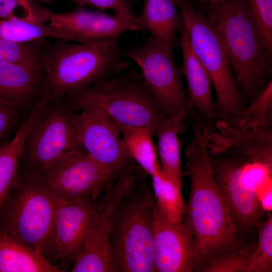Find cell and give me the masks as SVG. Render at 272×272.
I'll use <instances>...</instances> for the list:
<instances>
[{"label":"cell","instance_id":"cell-21","mask_svg":"<svg viewBox=\"0 0 272 272\" xmlns=\"http://www.w3.org/2000/svg\"><path fill=\"white\" fill-rule=\"evenodd\" d=\"M43 108L35 103L13 139L0 145V208L17 181L24 142Z\"/></svg>","mask_w":272,"mask_h":272},{"label":"cell","instance_id":"cell-14","mask_svg":"<svg viewBox=\"0 0 272 272\" xmlns=\"http://www.w3.org/2000/svg\"><path fill=\"white\" fill-rule=\"evenodd\" d=\"M152 213L155 271H195L198 248L190 230L182 222L168 221L159 210L156 201Z\"/></svg>","mask_w":272,"mask_h":272},{"label":"cell","instance_id":"cell-1","mask_svg":"<svg viewBox=\"0 0 272 272\" xmlns=\"http://www.w3.org/2000/svg\"><path fill=\"white\" fill-rule=\"evenodd\" d=\"M187 145L186 173L190 188L183 218L196 241L198 254L195 271L217 256L241 249L250 242L238 233L216 181L207 148L206 132L198 124Z\"/></svg>","mask_w":272,"mask_h":272},{"label":"cell","instance_id":"cell-24","mask_svg":"<svg viewBox=\"0 0 272 272\" xmlns=\"http://www.w3.org/2000/svg\"><path fill=\"white\" fill-rule=\"evenodd\" d=\"M48 38L77 41L71 32L43 23L31 22L20 17L0 19L1 40L22 42Z\"/></svg>","mask_w":272,"mask_h":272},{"label":"cell","instance_id":"cell-27","mask_svg":"<svg viewBox=\"0 0 272 272\" xmlns=\"http://www.w3.org/2000/svg\"><path fill=\"white\" fill-rule=\"evenodd\" d=\"M151 177L156 203L162 215L171 222H182L185 203L181 189L162 174Z\"/></svg>","mask_w":272,"mask_h":272},{"label":"cell","instance_id":"cell-31","mask_svg":"<svg viewBox=\"0 0 272 272\" xmlns=\"http://www.w3.org/2000/svg\"><path fill=\"white\" fill-rule=\"evenodd\" d=\"M71 1L78 8L89 6L102 10L106 9L113 10L115 15L128 20L137 25L138 15L135 12L132 0Z\"/></svg>","mask_w":272,"mask_h":272},{"label":"cell","instance_id":"cell-23","mask_svg":"<svg viewBox=\"0 0 272 272\" xmlns=\"http://www.w3.org/2000/svg\"><path fill=\"white\" fill-rule=\"evenodd\" d=\"M114 123L120 133L125 149L132 160L150 177L161 175L157 150L153 141L154 133L152 130L145 127Z\"/></svg>","mask_w":272,"mask_h":272},{"label":"cell","instance_id":"cell-36","mask_svg":"<svg viewBox=\"0 0 272 272\" xmlns=\"http://www.w3.org/2000/svg\"><path fill=\"white\" fill-rule=\"evenodd\" d=\"M208 6H213L223 3L225 0H198Z\"/></svg>","mask_w":272,"mask_h":272},{"label":"cell","instance_id":"cell-12","mask_svg":"<svg viewBox=\"0 0 272 272\" xmlns=\"http://www.w3.org/2000/svg\"><path fill=\"white\" fill-rule=\"evenodd\" d=\"M120 171L103 165L79 149L60 157L39 176L63 199L80 201L98 199Z\"/></svg>","mask_w":272,"mask_h":272},{"label":"cell","instance_id":"cell-37","mask_svg":"<svg viewBox=\"0 0 272 272\" xmlns=\"http://www.w3.org/2000/svg\"><path fill=\"white\" fill-rule=\"evenodd\" d=\"M177 7L184 5L189 4V0H175Z\"/></svg>","mask_w":272,"mask_h":272},{"label":"cell","instance_id":"cell-20","mask_svg":"<svg viewBox=\"0 0 272 272\" xmlns=\"http://www.w3.org/2000/svg\"><path fill=\"white\" fill-rule=\"evenodd\" d=\"M186 112L167 117L155 135L162 175L179 188H182V171L178 134Z\"/></svg>","mask_w":272,"mask_h":272},{"label":"cell","instance_id":"cell-32","mask_svg":"<svg viewBox=\"0 0 272 272\" xmlns=\"http://www.w3.org/2000/svg\"><path fill=\"white\" fill-rule=\"evenodd\" d=\"M19 107L16 104L0 99V145L11 132L18 118Z\"/></svg>","mask_w":272,"mask_h":272},{"label":"cell","instance_id":"cell-29","mask_svg":"<svg viewBox=\"0 0 272 272\" xmlns=\"http://www.w3.org/2000/svg\"><path fill=\"white\" fill-rule=\"evenodd\" d=\"M257 238L250 272L272 271V216L268 214L257 230Z\"/></svg>","mask_w":272,"mask_h":272},{"label":"cell","instance_id":"cell-10","mask_svg":"<svg viewBox=\"0 0 272 272\" xmlns=\"http://www.w3.org/2000/svg\"><path fill=\"white\" fill-rule=\"evenodd\" d=\"M140 66L145 83L158 108L168 117L190 108L181 69L173 52L159 46L150 36L143 44L122 51Z\"/></svg>","mask_w":272,"mask_h":272},{"label":"cell","instance_id":"cell-5","mask_svg":"<svg viewBox=\"0 0 272 272\" xmlns=\"http://www.w3.org/2000/svg\"><path fill=\"white\" fill-rule=\"evenodd\" d=\"M142 170L116 211L109 248L114 271L154 272L152 208L156 200Z\"/></svg>","mask_w":272,"mask_h":272},{"label":"cell","instance_id":"cell-34","mask_svg":"<svg viewBox=\"0 0 272 272\" xmlns=\"http://www.w3.org/2000/svg\"><path fill=\"white\" fill-rule=\"evenodd\" d=\"M263 193H259L260 201L263 210L267 213L271 211V186H269L264 189Z\"/></svg>","mask_w":272,"mask_h":272},{"label":"cell","instance_id":"cell-22","mask_svg":"<svg viewBox=\"0 0 272 272\" xmlns=\"http://www.w3.org/2000/svg\"><path fill=\"white\" fill-rule=\"evenodd\" d=\"M0 272L62 271L18 239L0 232Z\"/></svg>","mask_w":272,"mask_h":272},{"label":"cell","instance_id":"cell-25","mask_svg":"<svg viewBox=\"0 0 272 272\" xmlns=\"http://www.w3.org/2000/svg\"><path fill=\"white\" fill-rule=\"evenodd\" d=\"M272 117V80L264 85L232 125L240 131L254 133L267 129Z\"/></svg>","mask_w":272,"mask_h":272},{"label":"cell","instance_id":"cell-33","mask_svg":"<svg viewBox=\"0 0 272 272\" xmlns=\"http://www.w3.org/2000/svg\"><path fill=\"white\" fill-rule=\"evenodd\" d=\"M19 7H21L20 0H0V19L19 17L15 11Z\"/></svg>","mask_w":272,"mask_h":272},{"label":"cell","instance_id":"cell-17","mask_svg":"<svg viewBox=\"0 0 272 272\" xmlns=\"http://www.w3.org/2000/svg\"><path fill=\"white\" fill-rule=\"evenodd\" d=\"M179 33L182 54L180 69L187 83L189 107H193L210 119L216 114V104L212 98L211 78L192 50L183 23Z\"/></svg>","mask_w":272,"mask_h":272},{"label":"cell","instance_id":"cell-18","mask_svg":"<svg viewBox=\"0 0 272 272\" xmlns=\"http://www.w3.org/2000/svg\"><path fill=\"white\" fill-rule=\"evenodd\" d=\"M175 0H145L142 11L138 16L139 31H148L164 50L173 52L175 36L183 21Z\"/></svg>","mask_w":272,"mask_h":272},{"label":"cell","instance_id":"cell-30","mask_svg":"<svg viewBox=\"0 0 272 272\" xmlns=\"http://www.w3.org/2000/svg\"><path fill=\"white\" fill-rule=\"evenodd\" d=\"M268 50L272 53V0H247Z\"/></svg>","mask_w":272,"mask_h":272},{"label":"cell","instance_id":"cell-9","mask_svg":"<svg viewBox=\"0 0 272 272\" xmlns=\"http://www.w3.org/2000/svg\"><path fill=\"white\" fill-rule=\"evenodd\" d=\"M76 113L64 97L45 105L24 142L20 158L23 170L39 175L64 154L84 149L78 135Z\"/></svg>","mask_w":272,"mask_h":272},{"label":"cell","instance_id":"cell-19","mask_svg":"<svg viewBox=\"0 0 272 272\" xmlns=\"http://www.w3.org/2000/svg\"><path fill=\"white\" fill-rule=\"evenodd\" d=\"M44 70L21 65L0 63V99L19 108L37 100Z\"/></svg>","mask_w":272,"mask_h":272},{"label":"cell","instance_id":"cell-7","mask_svg":"<svg viewBox=\"0 0 272 272\" xmlns=\"http://www.w3.org/2000/svg\"><path fill=\"white\" fill-rule=\"evenodd\" d=\"M178 8L191 47L211 78L217 98L216 114L232 125L245 107V98L218 32L208 14L189 4Z\"/></svg>","mask_w":272,"mask_h":272},{"label":"cell","instance_id":"cell-4","mask_svg":"<svg viewBox=\"0 0 272 272\" xmlns=\"http://www.w3.org/2000/svg\"><path fill=\"white\" fill-rule=\"evenodd\" d=\"M243 96L253 98L271 68L268 50L247 0H225L208 6Z\"/></svg>","mask_w":272,"mask_h":272},{"label":"cell","instance_id":"cell-28","mask_svg":"<svg viewBox=\"0 0 272 272\" xmlns=\"http://www.w3.org/2000/svg\"><path fill=\"white\" fill-rule=\"evenodd\" d=\"M257 238L244 248L221 254L202 265L200 272H250L252 255Z\"/></svg>","mask_w":272,"mask_h":272},{"label":"cell","instance_id":"cell-13","mask_svg":"<svg viewBox=\"0 0 272 272\" xmlns=\"http://www.w3.org/2000/svg\"><path fill=\"white\" fill-rule=\"evenodd\" d=\"M78 110L76 120L79 140L93 159L118 171L135 163L127 153L118 128L101 106L87 104Z\"/></svg>","mask_w":272,"mask_h":272},{"label":"cell","instance_id":"cell-16","mask_svg":"<svg viewBox=\"0 0 272 272\" xmlns=\"http://www.w3.org/2000/svg\"><path fill=\"white\" fill-rule=\"evenodd\" d=\"M42 19L51 26L68 31L75 35L79 43L92 44L118 40L123 34L139 32L136 25L115 14L91 12L83 8L63 13L41 9Z\"/></svg>","mask_w":272,"mask_h":272},{"label":"cell","instance_id":"cell-8","mask_svg":"<svg viewBox=\"0 0 272 272\" xmlns=\"http://www.w3.org/2000/svg\"><path fill=\"white\" fill-rule=\"evenodd\" d=\"M210 157L216 181L234 225L241 236L250 242L266 214L260 203L255 173L236 147L226 155Z\"/></svg>","mask_w":272,"mask_h":272},{"label":"cell","instance_id":"cell-15","mask_svg":"<svg viewBox=\"0 0 272 272\" xmlns=\"http://www.w3.org/2000/svg\"><path fill=\"white\" fill-rule=\"evenodd\" d=\"M99 200L72 201L59 196L55 219V266L65 271L82 251L94 221Z\"/></svg>","mask_w":272,"mask_h":272},{"label":"cell","instance_id":"cell-3","mask_svg":"<svg viewBox=\"0 0 272 272\" xmlns=\"http://www.w3.org/2000/svg\"><path fill=\"white\" fill-rule=\"evenodd\" d=\"M59 198L39 175L19 169L17 181L0 208V232L18 239L55 266Z\"/></svg>","mask_w":272,"mask_h":272},{"label":"cell","instance_id":"cell-26","mask_svg":"<svg viewBox=\"0 0 272 272\" xmlns=\"http://www.w3.org/2000/svg\"><path fill=\"white\" fill-rule=\"evenodd\" d=\"M48 43L45 38L22 42L0 39V63H12L44 70Z\"/></svg>","mask_w":272,"mask_h":272},{"label":"cell","instance_id":"cell-6","mask_svg":"<svg viewBox=\"0 0 272 272\" xmlns=\"http://www.w3.org/2000/svg\"><path fill=\"white\" fill-rule=\"evenodd\" d=\"M64 97L75 110L97 104L115 123L148 127L154 134L168 117L154 102L142 73L135 67Z\"/></svg>","mask_w":272,"mask_h":272},{"label":"cell","instance_id":"cell-11","mask_svg":"<svg viewBox=\"0 0 272 272\" xmlns=\"http://www.w3.org/2000/svg\"><path fill=\"white\" fill-rule=\"evenodd\" d=\"M142 169L134 163L119 172L104 190L84 247L72 272H114L109 242L114 215L122 198L136 183Z\"/></svg>","mask_w":272,"mask_h":272},{"label":"cell","instance_id":"cell-35","mask_svg":"<svg viewBox=\"0 0 272 272\" xmlns=\"http://www.w3.org/2000/svg\"><path fill=\"white\" fill-rule=\"evenodd\" d=\"M22 9L27 14H30L32 12V6L30 0H20Z\"/></svg>","mask_w":272,"mask_h":272},{"label":"cell","instance_id":"cell-2","mask_svg":"<svg viewBox=\"0 0 272 272\" xmlns=\"http://www.w3.org/2000/svg\"><path fill=\"white\" fill-rule=\"evenodd\" d=\"M123 56L118 40L92 44L49 42L37 100L47 105L121 74L129 66Z\"/></svg>","mask_w":272,"mask_h":272}]
</instances>
